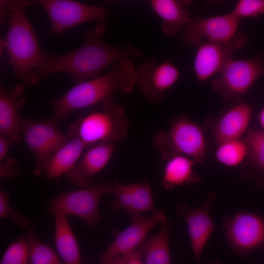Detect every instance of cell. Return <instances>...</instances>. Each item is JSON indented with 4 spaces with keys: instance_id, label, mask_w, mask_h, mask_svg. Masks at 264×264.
<instances>
[{
    "instance_id": "cell-23",
    "label": "cell",
    "mask_w": 264,
    "mask_h": 264,
    "mask_svg": "<svg viewBox=\"0 0 264 264\" xmlns=\"http://www.w3.org/2000/svg\"><path fill=\"white\" fill-rule=\"evenodd\" d=\"M66 216H55L56 247L65 264H81L78 244Z\"/></svg>"
},
{
    "instance_id": "cell-4",
    "label": "cell",
    "mask_w": 264,
    "mask_h": 264,
    "mask_svg": "<svg viewBox=\"0 0 264 264\" xmlns=\"http://www.w3.org/2000/svg\"><path fill=\"white\" fill-rule=\"evenodd\" d=\"M129 122L124 110L113 102L101 104V110L92 111L71 123L67 131L87 147L100 142L121 141L127 136Z\"/></svg>"
},
{
    "instance_id": "cell-36",
    "label": "cell",
    "mask_w": 264,
    "mask_h": 264,
    "mask_svg": "<svg viewBox=\"0 0 264 264\" xmlns=\"http://www.w3.org/2000/svg\"><path fill=\"white\" fill-rule=\"evenodd\" d=\"M259 119L261 126L264 129V108L259 114Z\"/></svg>"
},
{
    "instance_id": "cell-15",
    "label": "cell",
    "mask_w": 264,
    "mask_h": 264,
    "mask_svg": "<svg viewBox=\"0 0 264 264\" xmlns=\"http://www.w3.org/2000/svg\"><path fill=\"white\" fill-rule=\"evenodd\" d=\"M215 199V195L210 194L200 207L189 208L182 202L179 203L176 206L177 215L182 218L187 224L191 247L197 264L215 227L210 214V209Z\"/></svg>"
},
{
    "instance_id": "cell-8",
    "label": "cell",
    "mask_w": 264,
    "mask_h": 264,
    "mask_svg": "<svg viewBox=\"0 0 264 264\" xmlns=\"http://www.w3.org/2000/svg\"><path fill=\"white\" fill-rule=\"evenodd\" d=\"M52 118L34 120L22 118L21 133L25 143L34 155V173H43L47 158L71 138L63 133Z\"/></svg>"
},
{
    "instance_id": "cell-25",
    "label": "cell",
    "mask_w": 264,
    "mask_h": 264,
    "mask_svg": "<svg viewBox=\"0 0 264 264\" xmlns=\"http://www.w3.org/2000/svg\"><path fill=\"white\" fill-rule=\"evenodd\" d=\"M129 186L132 202L130 216L147 212L154 214L156 212L154 206L152 190L147 182L130 183Z\"/></svg>"
},
{
    "instance_id": "cell-10",
    "label": "cell",
    "mask_w": 264,
    "mask_h": 264,
    "mask_svg": "<svg viewBox=\"0 0 264 264\" xmlns=\"http://www.w3.org/2000/svg\"><path fill=\"white\" fill-rule=\"evenodd\" d=\"M240 20L231 13L218 16L190 18L182 30L183 43L198 46L205 41H228L235 38Z\"/></svg>"
},
{
    "instance_id": "cell-13",
    "label": "cell",
    "mask_w": 264,
    "mask_h": 264,
    "mask_svg": "<svg viewBox=\"0 0 264 264\" xmlns=\"http://www.w3.org/2000/svg\"><path fill=\"white\" fill-rule=\"evenodd\" d=\"M246 36L239 33L228 41H205L198 46L194 69L198 80L204 81L214 74L220 73L232 59L235 49L241 48L247 42Z\"/></svg>"
},
{
    "instance_id": "cell-17",
    "label": "cell",
    "mask_w": 264,
    "mask_h": 264,
    "mask_svg": "<svg viewBox=\"0 0 264 264\" xmlns=\"http://www.w3.org/2000/svg\"><path fill=\"white\" fill-rule=\"evenodd\" d=\"M24 86L15 85L10 89L0 86V134L11 139L14 143L21 141V128L22 117L21 110L26 101L22 97Z\"/></svg>"
},
{
    "instance_id": "cell-6",
    "label": "cell",
    "mask_w": 264,
    "mask_h": 264,
    "mask_svg": "<svg viewBox=\"0 0 264 264\" xmlns=\"http://www.w3.org/2000/svg\"><path fill=\"white\" fill-rule=\"evenodd\" d=\"M110 193V183L103 182L82 189L61 194L50 201L48 213L72 215L81 219L90 229L100 225L98 206L102 196Z\"/></svg>"
},
{
    "instance_id": "cell-26",
    "label": "cell",
    "mask_w": 264,
    "mask_h": 264,
    "mask_svg": "<svg viewBox=\"0 0 264 264\" xmlns=\"http://www.w3.org/2000/svg\"><path fill=\"white\" fill-rule=\"evenodd\" d=\"M247 153L246 143L239 138L218 145L216 156L218 160L223 165L235 167L242 163Z\"/></svg>"
},
{
    "instance_id": "cell-16",
    "label": "cell",
    "mask_w": 264,
    "mask_h": 264,
    "mask_svg": "<svg viewBox=\"0 0 264 264\" xmlns=\"http://www.w3.org/2000/svg\"><path fill=\"white\" fill-rule=\"evenodd\" d=\"M115 143L100 142L86 148L75 164L66 174L72 184L82 188L89 186L91 177L108 163Z\"/></svg>"
},
{
    "instance_id": "cell-27",
    "label": "cell",
    "mask_w": 264,
    "mask_h": 264,
    "mask_svg": "<svg viewBox=\"0 0 264 264\" xmlns=\"http://www.w3.org/2000/svg\"><path fill=\"white\" fill-rule=\"evenodd\" d=\"M0 264H29V247L25 236L10 244L2 257Z\"/></svg>"
},
{
    "instance_id": "cell-1",
    "label": "cell",
    "mask_w": 264,
    "mask_h": 264,
    "mask_svg": "<svg viewBox=\"0 0 264 264\" xmlns=\"http://www.w3.org/2000/svg\"><path fill=\"white\" fill-rule=\"evenodd\" d=\"M106 31L105 23L98 22L92 28L85 31L83 44L75 50L62 55L44 51L42 63L31 73L26 87L59 72L69 73L77 85L99 76L105 68L122 58L143 55L142 51L131 43L124 47L108 44L102 38Z\"/></svg>"
},
{
    "instance_id": "cell-9",
    "label": "cell",
    "mask_w": 264,
    "mask_h": 264,
    "mask_svg": "<svg viewBox=\"0 0 264 264\" xmlns=\"http://www.w3.org/2000/svg\"><path fill=\"white\" fill-rule=\"evenodd\" d=\"M32 4L41 6L50 23V33L57 35L79 24L97 21L103 22L108 9L98 5L87 4L73 0H35Z\"/></svg>"
},
{
    "instance_id": "cell-28",
    "label": "cell",
    "mask_w": 264,
    "mask_h": 264,
    "mask_svg": "<svg viewBox=\"0 0 264 264\" xmlns=\"http://www.w3.org/2000/svg\"><path fill=\"white\" fill-rule=\"evenodd\" d=\"M244 141L252 160L264 170V132L251 129L248 131Z\"/></svg>"
},
{
    "instance_id": "cell-5",
    "label": "cell",
    "mask_w": 264,
    "mask_h": 264,
    "mask_svg": "<svg viewBox=\"0 0 264 264\" xmlns=\"http://www.w3.org/2000/svg\"><path fill=\"white\" fill-rule=\"evenodd\" d=\"M153 143L162 159L166 161L176 154L186 156L202 163L205 156V143L201 128L185 115L175 118L167 132L159 131Z\"/></svg>"
},
{
    "instance_id": "cell-19",
    "label": "cell",
    "mask_w": 264,
    "mask_h": 264,
    "mask_svg": "<svg viewBox=\"0 0 264 264\" xmlns=\"http://www.w3.org/2000/svg\"><path fill=\"white\" fill-rule=\"evenodd\" d=\"M251 111L246 103L238 104L227 110L212 129L217 144L239 139L247 129Z\"/></svg>"
},
{
    "instance_id": "cell-12",
    "label": "cell",
    "mask_w": 264,
    "mask_h": 264,
    "mask_svg": "<svg viewBox=\"0 0 264 264\" xmlns=\"http://www.w3.org/2000/svg\"><path fill=\"white\" fill-rule=\"evenodd\" d=\"M136 70V85L146 100L158 103L164 99L165 92L177 80L180 72L169 60L158 63L153 57L141 62Z\"/></svg>"
},
{
    "instance_id": "cell-22",
    "label": "cell",
    "mask_w": 264,
    "mask_h": 264,
    "mask_svg": "<svg viewBox=\"0 0 264 264\" xmlns=\"http://www.w3.org/2000/svg\"><path fill=\"white\" fill-rule=\"evenodd\" d=\"M154 235L146 237L138 246L144 264H171L169 246L170 223L164 221Z\"/></svg>"
},
{
    "instance_id": "cell-2",
    "label": "cell",
    "mask_w": 264,
    "mask_h": 264,
    "mask_svg": "<svg viewBox=\"0 0 264 264\" xmlns=\"http://www.w3.org/2000/svg\"><path fill=\"white\" fill-rule=\"evenodd\" d=\"M136 80L137 72L133 62L129 58H122L104 74L75 85L62 96L51 99L52 119L58 123L75 110L99 103L113 102L117 91L131 92L136 85Z\"/></svg>"
},
{
    "instance_id": "cell-34",
    "label": "cell",
    "mask_w": 264,
    "mask_h": 264,
    "mask_svg": "<svg viewBox=\"0 0 264 264\" xmlns=\"http://www.w3.org/2000/svg\"><path fill=\"white\" fill-rule=\"evenodd\" d=\"M13 143L11 139L0 134V161L8 155V151Z\"/></svg>"
},
{
    "instance_id": "cell-24",
    "label": "cell",
    "mask_w": 264,
    "mask_h": 264,
    "mask_svg": "<svg viewBox=\"0 0 264 264\" xmlns=\"http://www.w3.org/2000/svg\"><path fill=\"white\" fill-rule=\"evenodd\" d=\"M29 247V264H65L48 245L39 240L34 228L25 236Z\"/></svg>"
},
{
    "instance_id": "cell-35",
    "label": "cell",
    "mask_w": 264,
    "mask_h": 264,
    "mask_svg": "<svg viewBox=\"0 0 264 264\" xmlns=\"http://www.w3.org/2000/svg\"><path fill=\"white\" fill-rule=\"evenodd\" d=\"M13 0H0V22L2 25L7 20V14L11 6Z\"/></svg>"
},
{
    "instance_id": "cell-29",
    "label": "cell",
    "mask_w": 264,
    "mask_h": 264,
    "mask_svg": "<svg viewBox=\"0 0 264 264\" xmlns=\"http://www.w3.org/2000/svg\"><path fill=\"white\" fill-rule=\"evenodd\" d=\"M9 194L6 191L0 192V218L7 219L27 231L33 228L30 218L23 216L15 210L9 202Z\"/></svg>"
},
{
    "instance_id": "cell-18",
    "label": "cell",
    "mask_w": 264,
    "mask_h": 264,
    "mask_svg": "<svg viewBox=\"0 0 264 264\" xmlns=\"http://www.w3.org/2000/svg\"><path fill=\"white\" fill-rule=\"evenodd\" d=\"M153 11L160 18V28L167 36L180 34L191 17L188 6L191 1L188 0H152Z\"/></svg>"
},
{
    "instance_id": "cell-14",
    "label": "cell",
    "mask_w": 264,
    "mask_h": 264,
    "mask_svg": "<svg viewBox=\"0 0 264 264\" xmlns=\"http://www.w3.org/2000/svg\"><path fill=\"white\" fill-rule=\"evenodd\" d=\"M130 225L120 232L101 256L100 264H112L118 256L137 247L147 234L157 224L166 220L162 211H157L150 217L141 214L132 215Z\"/></svg>"
},
{
    "instance_id": "cell-30",
    "label": "cell",
    "mask_w": 264,
    "mask_h": 264,
    "mask_svg": "<svg viewBox=\"0 0 264 264\" xmlns=\"http://www.w3.org/2000/svg\"><path fill=\"white\" fill-rule=\"evenodd\" d=\"M110 183V193L113 194L115 199L110 203L113 210L124 209L129 214L131 211V195L129 184H123L114 179Z\"/></svg>"
},
{
    "instance_id": "cell-3",
    "label": "cell",
    "mask_w": 264,
    "mask_h": 264,
    "mask_svg": "<svg viewBox=\"0 0 264 264\" xmlns=\"http://www.w3.org/2000/svg\"><path fill=\"white\" fill-rule=\"evenodd\" d=\"M32 5L31 0H13L7 17L8 31L0 40L15 77L22 80L25 86L32 71L41 65L44 51L25 12Z\"/></svg>"
},
{
    "instance_id": "cell-7",
    "label": "cell",
    "mask_w": 264,
    "mask_h": 264,
    "mask_svg": "<svg viewBox=\"0 0 264 264\" xmlns=\"http://www.w3.org/2000/svg\"><path fill=\"white\" fill-rule=\"evenodd\" d=\"M211 83L213 90L228 101H238L264 75V56L258 54L247 59H231Z\"/></svg>"
},
{
    "instance_id": "cell-31",
    "label": "cell",
    "mask_w": 264,
    "mask_h": 264,
    "mask_svg": "<svg viewBox=\"0 0 264 264\" xmlns=\"http://www.w3.org/2000/svg\"><path fill=\"white\" fill-rule=\"evenodd\" d=\"M231 13L240 20L258 17L264 13V0H240Z\"/></svg>"
},
{
    "instance_id": "cell-11",
    "label": "cell",
    "mask_w": 264,
    "mask_h": 264,
    "mask_svg": "<svg viewBox=\"0 0 264 264\" xmlns=\"http://www.w3.org/2000/svg\"><path fill=\"white\" fill-rule=\"evenodd\" d=\"M226 239L230 247L242 254L264 246V217L240 212L223 219Z\"/></svg>"
},
{
    "instance_id": "cell-21",
    "label": "cell",
    "mask_w": 264,
    "mask_h": 264,
    "mask_svg": "<svg viewBox=\"0 0 264 264\" xmlns=\"http://www.w3.org/2000/svg\"><path fill=\"white\" fill-rule=\"evenodd\" d=\"M165 161L160 182L163 188L169 190L184 184L196 183L200 181L199 177L193 169L196 163L190 158L176 154Z\"/></svg>"
},
{
    "instance_id": "cell-32",
    "label": "cell",
    "mask_w": 264,
    "mask_h": 264,
    "mask_svg": "<svg viewBox=\"0 0 264 264\" xmlns=\"http://www.w3.org/2000/svg\"><path fill=\"white\" fill-rule=\"evenodd\" d=\"M17 162L13 158L6 155L0 161V176L12 178L19 173Z\"/></svg>"
},
{
    "instance_id": "cell-20",
    "label": "cell",
    "mask_w": 264,
    "mask_h": 264,
    "mask_svg": "<svg viewBox=\"0 0 264 264\" xmlns=\"http://www.w3.org/2000/svg\"><path fill=\"white\" fill-rule=\"evenodd\" d=\"M87 146L77 138H71L46 160L42 174L48 179L66 174L77 162Z\"/></svg>"
},
{
    "instance_id": "cell-33",
    "label": "cell",
    "mask_w": 264,
    "mask_h": 264,
    "mask_svg": "<svg viewBox=\"0 0 264 264\" xmlns=\"http://www.w3.org/2000/svg\"><path fill=\"white\" fill-rule=\"evenodd\" d=\"M141 251L138 247L128 253L117 257L112 264H144Z\"/></svg>"
}]
</instances>
